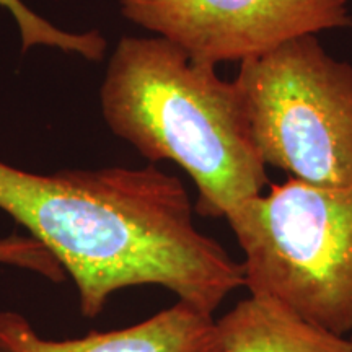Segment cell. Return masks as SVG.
<instances>
[{
	"label": "cell",
	"mask_w": 352,
	"mask_h": 352,
	"mask_svg": "<svg viewBox=\"0 0 352 352\" xmlns=\"http://www.w3.org/2000/svg\"><path fill=\"white\" fill-rule=\"evenodd\" d=\"M0 352H6V351H3V349H0Z\"/></svg>",
	"instance_id": "10"
},
{
	"label": "cell",
	"mask_w": 352,
	"mask_h": 352,
	"mask_svg": "<svg viewBox=\"0 0 352 352\" xmlns=\"http://www.w3.org/2000/svg\"><path fill=\"white\" fill-rule=\"evenodd\" d=\"M0 7H6L19 25L23 51L33 46H51L88 60H100L107 51V39L98 32H64L34 13L21 0H0Z\"/></svg>",
	"instance_id": "8"
},
{
	"label": "cell",
	"mask_w": 352,
	"mask_h": 352,
	"mask_svg": "<svg viewBox=\"0 0 352 352\" xmlns=\"http://www.w3.org/2000/svg\"><path fill=\"white\" fill-rule=\"evenodd\" d=\"M103 120L140 155L173 162L197 188L196 212L227 219L270 184L243 95L166 39L124 36L100 90Z\"/></svg>",
	"instance_id": "2"
},
{
	"label": "cell",
	"mask_w": 352,
	"mask_h": 352,
	"mask_svg": "<svg viewBox=\"0 0 352 352\" xmlns=\"http://www.w3.org/2000/svg\"><path fill=\"white\" fill-rule=\"evenodd\" d=\"M0 349L6 352H220L217 321L186 302L132 327L90 333L76 340H47L16 311H0Z\"/></svg>",
	"instance_id": "6"
},
{
	"label": "cell",
	"mask_w": 352,
	"mask_h": 352,
	"mask_svg": "<svg viewBox=\"0 0 352 352\" xmlns=\"http://www.w3.org/2000/svg\"><path fill=\"white\" fill-rule=\"evenodd\" d=\"M226 220L245 256L250 294L328 331L352 333V184L289 178Z\"/></svg>",
	"instance_id": "3"
},
{
	"label": "cell",
	"mask_w": 352,
	"mask_h": 352,
	"mask_svg": "<svg viewBox=\"0 0 352 352\" xmlns=\"http://www.w3.org/2000/svg\"><path fill=\"white\" fill-rule=\"evenodd\" d=\"M0 209L63 266L85 318L135 285L209 315L245 287L241 263L197 230L184 184L153 165L39 175L0 160Z\"/></svg>",
	"instance_id": "1"
},
{
	"label": "cell",
	"mask_w": 352,
	"mask_h": 352,
	"mask_svg": "<svg viewBox=\"0 0 352 352\" xmlns=\"http://www.w3.org/2000/svg\"><path fill=\"white\" fill-rule=\"evenodd\" d=\"M0 264L30 271L51 283L65 279V271L57 259L30 235L0 236Z\"/></svg>",
	"instance_id": "9"
},
{
	"label": "cell",
	"mask_w": 352,
	"mask_h": 352,
	"mask_svg": "<svg viewBox=\"0 0 352 352\" xmlns=\"http://www.w3.org/2000/svg\"><path fill=\"white\" fill-rule=\"evenodd\" d=\"M121 15L195 63H243L305 34L352 26L347 0H118Z\"/></svg>",
	"instance_id": "5"
},
{
	"label": "cell",
	"mask_w": 352,
	"mask_h": 352,
	"mask_svg": "<svg viewBox=\"0 0 352 352\" xmlns=\"http://www.w3.org/2000/svg\"><path fill=\"white\" fill-rule=\"evenodd\" d=\"M351 341H352V340H351Z\"/></svg>",
	"instance_id": "11"
},
{
	"label": "cell",
	"mask_w": 352,
	"mask_h": 352,
	"mask_svg": "<svg viewBox=\"0 0 352 352\" xmlns=\"http://www.w3.org/2000/svg\"><path fill=\"white\" fill-rule=\"evenodd\" d=\"M220 352H352V341L263 296L236 303L217 321Z\"/></svg>",
	"instance_id": "7"
},
{
	"label": "cell",
	"mask_w": 352,
	"mask_h": 352,
	"mask_svg": "<svg viewBox=\"0 0 352 352\" xmlns=\"http://www.w3.org/2000/svg\"><path fill=\"white\" fill-rule=\"evenodd\" d=\"M264 164L315 186L352 184V65L316 34L240 63L235 78Z\"/></svg>",
	"instance_id": "4"
}]
</instances>
